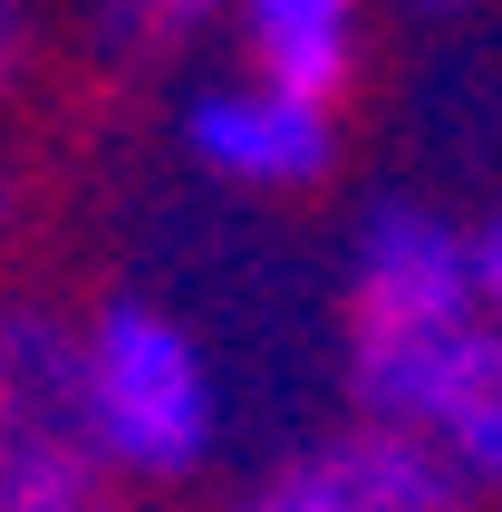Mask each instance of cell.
I'll list each match as a JSON object with an SVG mask.
<instances>
[{
    "mask_svg": "<svg viewBox=\"0 0 502 512\" xmlns=\"http://www.w3.org/2000/svg\"><path fill=\"white\" fill-rule=\"evenodd\" d=\"M435 455L464 474V493H474V503H502V368L483 377L464 406H454L445 426H435Z\"/></svg>",
    "mask_w": 502,
    "mask_h": 512,
    "instance_id": "obj_7",
    "label": "cell"
},
{
    "mask_svg": "<svg viewBox=\"0 0 502 512\" xmlns=\"http://www.w3.org/2000/svg\"><path fill=\"white\" fill-rule=\"evenodd\" d=\"M474 281H483V310H493V329H502V213L474 223Z\"/></svg>",
    "mask_w": 502,
    "mask_h": 512,
    "instance_id": "obj_10",
    "label": "cell"
},
{
    "mask_svg": "<svg viewBox=\"0 0 502 512\" xmlns=\"http://www.w3.org/2000/svg\"><path fill=\"white\" fill-rule=\"evenodd\" d=\"M87 20H97V39L126 58L145 49H174V39H194V29L232 20V0H87Z\"/></svg>",
    "mask_w": 502,
    "mask_h": 512,
    "instance_id": "obj_8",
    "label": "cell"
},
{
    "mask_svg": "<svg viewBox=\"0 0 502 512\" xmlns=\"http://www.w3.org/2000/svg\"><path fill=\"white\" fill-rule=\"evenodd\" d=\"M406 10H425V20H454V10H474V0H406Z\"/></svg>",
    "mask_w": 502,
    "mask_h": 512,
    "instance_id": "obj_12",
    "label": "cell"
},
{
    "mask_svg": "<svg viewBox=\"0 0 502 512\" xmlns=\"http://www.w3.org/2000/svg\"><path fill=\"white\" fill-rule=\"evenodd\" d=\"M0 512H116V484H0Z\"/></svg>",
    "mask_w": 502,
    "mask_h": 512,
    "instance_id": "obj_9",
    "label": "cell"
},
{
    "mask_svg": "<svg viewBox=\"0 0 502 512\" xmlns=\"http://www.w3.org/2000/svg\"><path fill=\"white\" fill-rule=\"evenodd\" d=\"M78 358H87V445H97L107 484L165 493L223 455V368L174 310L107 290L78 319Z\"/></svg>",
    "mask_w": 502,
    "mask_h": 512,
    "instance_id": "obj_2",
    "label": "cell"
},
{
    "mask_svg": "<svg viewBox=\"0 0 502 512\" xmlns=\"http://www.w3.org/2000/svg\"><path fill=\"white\" fill-rule=\"evenodd\" d=\"M29 68V0H0V87Z\"/></svg>",
    "mask_w": 502,
    "mask_h": 512,
    "instance_id": "obj_11",
    "label": "cell"
},
{
    "mask_svg": "<svg viewBox=\"0 0 502 512\" xmlns=\"http://www.w3.org/2000/svg\"><path fill=\"white\" fill-rule=\"evenodd\" d=\"M232 39L251 78L338 107L367 58V0H232Z\"/></svg>",
    "mask_w": 502,
    "mask_h": 512,
    "instance_id": "obj_6",
    "label": "cell"
},
{
    "mask_svg": "<svg viewBox=\"0 0 502 512\" xmlns=\"http://www.w3.org/2000/svg\"><path fill=\"white\" fill-rule=\"evenodd\" d=\"M184 155L242 194H309L338 165V107L271 78H203L184 97Z\"/></svg>",
    "mask_w": 502,
    "mask_h": 512,
    "instance_id": "obj_5",
    "label": "cell"
},
{
    "mask_svg": "<svg viewBox=\"0 0 502 512\" xmlns=\"http://www.w3.org/2000/svg\"><path fill=\"white\" fill-rule=\"evenodd\" d=\"M338 348H348V406L367 426H406L435 445V426L502 368V329L474 281V223L416 194L367 203L348 232Z\"/></svg>",
    "mask_w": 502,
    "mask_h": 512,
    "instance_id": "obj_1",
    "label": "cell"
},
{
    "mask_svg": "<svg viewBox=\"0 0 502 512\" xmlns=\"http://www.w3.org/2000/svg\"><path fill=\"white\" fill-rule=\"evenodd\" d=\"M0 484H107L87 445L78 319L0 300Z\"/></svg>",
    "mask_w": 502,
    "mask_h": 512,
    "instance_id": "obj_4",
    "label": "cell"
},
{
    "mask_svg": "<svg viewBox=\"0 0 502 512\" xmlns=\"http://www.w3.org/2000/svg\"><path fill=\"white\" fill-rule=\"evenodd\" d=\"M232 512H474V493L425 435L348 416L338 435H309V445L271 455L232 493Z\"/></svg>",
    "mask_w": 502,
    "mask_h": 512,
    "instance_id": "obj_3",
    "label": "cell"
}]
</instances>
